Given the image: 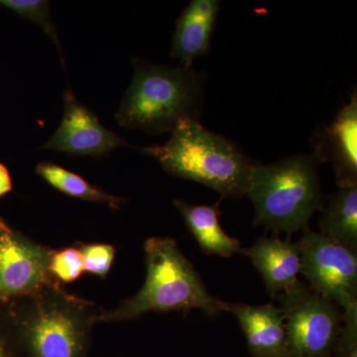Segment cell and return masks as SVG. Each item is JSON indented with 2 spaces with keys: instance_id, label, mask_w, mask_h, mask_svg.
Masks as SVG:
<instances>
[{
  "instance_id": "obj_1",
  "label": "cell",
  "mask_w": 357,
  "mask_h": 357,
  "mask_svg": "<svg viewBox=\"0 0 357 357\" xmlns=\"http://www.w3.org/2000/svg\"><path fill=\"white\" fill-rule=\"evenodd\" d=\"M2 309L25 357H89L91 330L102 311L59 283Z\"/></svg>"
},
{
  "instance_id": "obj_2",
  "label": "cell",
  "mask_w": 357,
  "mask_h": 357,
  "mask_svg": "<svg viewBox=\"0 0 357 357\" xmlns=\"http://www.w3.org/2000/svg\"><path fill=\"white\" fill-rule=\"evenodd\" d=\"M144 251L146 278L142 288L115 309H102L100 323L130 321L149 312L199 309L208 316L227 312V303L208 292L196 268L174 239L150 237Z\"/></svg>"
},
{
  "instance_id": "obj_3",
  "label": "cell",
  "mask_w": 357,
  "mask_h": 357,
  "mask_svg": "<svg viewBox=\"0 0 357 357\" xmlns=\"http://www.w3.org/2000/svg\"><path fill=\"white\" fill-rule=\"evenodd\" d=\"M139 150L158 160L170 175L206 185L222 199L246 196L255 163L232 141L208 130L198 119H183L165 144Z\"/></svg>"
},
{
  "instance_id": "obj_4",
  "label": "cell",
  "mask_w": 357,
  "mask_h": 357,
  "mask_svg": "<svg viewBox=\"0 0 357 357\" xmlns=\"http://www.w3.org/2000/svg\"><path fill=\"white\" fill-rule=\"evenodd\" d=\"M321 162L312 155H295L275 163L253 164L246 196L252 201L255 225L279 234L307 229L324 206L319 180Z\"/></svg>"
},
{
  "instance_id": "obj_5",
  "label": "cell",
  "mask_w": 357,
  "mask_h": 357,
  "mask_svg": "<svg viewBox=\"0 0 357 357\" xmlns=\"http://www.w3.org/2000/svg\"><path fill=\"white\" fill-rule=\"evenodd\" d=\"M202 91L203 77L192 68L139 64L115 119L126 128L172 132L183 119H198Z\"/></svg>"
},
{
  "instance_id": "obj_6",
  "label": "cell",
  "mask_w": 357,
  "mask_h": 357,
  "mask_svg": "<svg viewBox=\"0 0 357 357\" xmlns=\"http://www.w3.org/2000/svg\"><path fill=\"white\" fill-rule=\"evenodd\" d=\"M285 318L289 357H333L344 314L332 301L298 281L274 298Z\"/></svg>"
},
{
  "instance_id": "obj_7",
  "label": "cell",
  "mask_w": 357,
  "mask_h": 357,
  "mask_svg": "<svg viewBox=\"0 0 357 357\" xmlns=\"http://www.w3.org/2000/svg\"><path fill=\"white\" fill-rule=\"evenodd\" d=\"M300 273L309 287L347 311L357 305V252L321 234L303 230Z\"/></svg>"
},
{
  "instance_id": "obj_8",
  "label": "cell",
  "mask_w": 357,
  "mask_h": 357,
  "mask_svg": "<svg viewBox=\"0 0 357 357\" xmlns=\"http://www.w3.org/2000/svg\"><path fill=\"white\" fill-rule=\"evenodd\" d=\"M51 250L0 217V307L32 297L58 283L49 272Z\"/></svg>"
},
{
  "instance_id": "obj_9",
  "label": "cell",
  "mask_w": 357,
  "mask_h": 357,
  "mask_svg": "<svg viewBox=\"0 0 357 357\" xmlns=\"http://www.w3.org/2000/svg\"><path fill=\"white\" fill-rule=\"evenodd\" d=\"M121 146H128V143L105 128L96 115L68 89L64 93V114L60 126L41 149L55 150L70 156L100 158Z\"/></svg>"
},
{
  "instance_id": "obj_10",
  "label": "cell",
  "mask_w": 357,
  "mask_h": 357,
  "mask_svg": "<svg viewBox=\"0 0 357 357\" xmlns=\"http://www.w3.org/2000/svg\"><path fill=\"white\" fill-rule=\"evenodd\" d=\"M314 156L321 163L331 162L340 188L357 185V98L340 110L335 121L314 140Z\"/></svg>"
},
{
  "instance_id": "obj_11",
  "label": "cell",
  "mask_w": 357,
  "mask_h": 357,
  "mask_svg": "<svg viewBox=\"0 0 357 357\" xmlns=\"http://www.w3.org/2000/svg\"><path fill=\"white\" fill-rule=\"evenodd\" d=\"M227 312L238 321L252 357H289L285 318L280 307L227 303Z\"/></svg>"
},
{
  "instance_id": "obj_12",
  "label": "cell",
  "mask_w": 357,
  "mask_h": 357,
  "mask_svg": "<svg viewBox=\"0 0 357 357\" xmlns=\"http://www.w3.org/2000/svg\"><path fill=\"white\" fill-rule=\"evenodd\" d=\"M239 252L250 258L261 275L272 298L295 285L301 270L298 243L283 241L278 236L260 237L252 246Z\"/></svg>"
},
{
  "instance_id": "obj_13",
  "label": "cell",
  "mask_w": 357,
  "mask_h": 357,
  "mask_svg": "<svg viewBox=\"0 0 357 357\" xmlns=\"http://www.w3.org/2000/svg\"><path fill=\"white\" fill-rule=\"evenodd\" d=\"M220 6L218 0H192L178 18L171 56L182 67L192 68L195 59L208 55Z\"/></svg>"
},
{
  "instance_id": "obj_14",
  "label": "cell",
  "mask_w": 357,
  "mask_h": 357,
  "mask_svg": "<svg viewBox=\"0 0 357 357\" xmlns=\"http://www.w3.org/2000/svg\"><path fill=\"white\" fill-rule=\"evenodd\" d=\"M222 199L211 206H196L176 199L174 206L182 215L188 229L204 253L229 258L241 251V243L238 239L229 236L220 225Z\"/></svg>"
},
{
  "instance_id": "obj_15",
  "label": "cell",
  "mask_w": 357,
  "mask_h": 357,
  "mask_svg": "<svg viewBox=\"0 0 357 357\" xmlns=\"http://www.w3.org/2000/svg\"><path fill=\"white\" fill-rule=\"evenodd\" d=\"M321 211V234L357 252V185L340 188Z\"/></svg>"
},
{
  "instance_id": "obj_16",
  "label": "cell",
  "mask_w": 357,
  "mask_h": 357,
  "mask_svg": "<svg viewBox=\"0 0 357 357\" xmlns=\"http://www.w3.org/2000/svg\"><path fill=\"white\" fill-rule=\"evenodd\" d=\"M36 173L47 184L66 196L105 204L112 210H119L126 204V199L89 184L81 176L53 162H41L36 166Z\"/></svg>"
},
{
  "instance_id": "obj_17",
  "label": "cell",
  "mask_w": 357,
  "mask_h": 357,
  "mask_svg": "<svg viewBox=\"0 0 357 357\" xmlns=\"http://www.w3.org/2000/svg\"><path fill=\"white\" fill-rule=\"evenodd\" d=\"M0 6L34 23L50 37L60 52L61 61L64 64L62 47L59 40L57 28L51 17L50 2L45 0H0Z\"/></svg>"
},
{
  "instance_id": "obj_18",
  "label": "cell",
  "mask_w": 357,
  "mask_h": 357,
  "mask_svg": "<svg viewBox=\"0 0 357 357\" xmlns=\"http://www.w3.org/2000/svg\"><path fill=\"white\" fill-rule=\"evenodd\" d=\"M49 272L61 285L77 281L84 272L81 250L77 245L56 250L52 249Z\"/></svg>"
},
{
  "instance_id": "obj_19",
  "label": "cell",
  "mask_w": 357,
  "mask_h": 357,
  "mask_svg": "<svg viewBox=\"0 0 357 357\" xmlns=\"http://www.w3.org/2000/svg\"><path fill=\"white\" fill-rule=\"evenodd\" d=\"M84 259V270L86 273L105 279L114 264V246L107 243H76Z\"/></svg>"
},
{
  "instance_id": "obj_20",
  "label": "cell",
  "mask_w": 357,
  "mask_h": 357,
  "mask_svg": "<svg viewBox=\"0 0 357 357\" xmlns=\"http://www.w3.org/2000/svg\"><path fill=\"white\" fill-rule=\"evenodd\" d=\"M340 337L335 347V357H357V305L344 312Z\"/></svg>"
},
{
  "instance_id": "obj_21",
  "label": "cell",
  "mask_w": 357,
  "mask_h": 357,
  "mask_svg": "<svg viewBox=\"0 0 357 357\" xmlns=\"http://www.w3.org/2000/svg\"><path fill=\"white\" fill-rule=\"evenodd\" d=\"M0 357H25L11 332L2 307H0Z\"/></svg>"
},
{
  "instance_id": "obj_22",
  "label": "cell",
  "mask_w": 357,
  "mask_h": 357,
  "mask_svg": "<svg viewBox=\"0 0 357 357\" xmlns=\"http://www.w3.org/2000/svg\"><path fill=\"white\" fill-rule=\"evenodd\" d=\"M13 190V178H11L8 168L0 162V198L6 196Z\"/></svg>"
}]
</instances>
